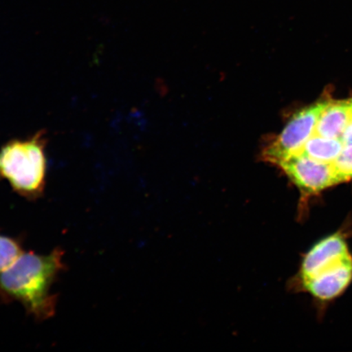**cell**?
Returning <instances> with one entry per match:
<instances>
[{"instance_id": "7", "label": "cell", "mask_w": 352, "mask_h": 352, "mask_svg": "<svg viewBox=\"0 0 352 352\" xmlns=\"http://www.w3.org/2000/svg\"><path fill=\"white\" fill-rule=\"evenodd\" d=\"M352 113V98L329 100L318 118L314 134L340 139Z\"/></svg>"}, {"instance_id": "1", "label": "cell", "mask_w": 352, "mask_h": 352, "mask_svg": "<svg viewBox=\"0 0 352 352\" xmlns=\"http://www.w3.org/2000/svg\"><path fill=\"white\" fill-rule=\"evenodd\" d=\"M65 252L56 248L50 254L24 252L0 274V302H19L30 316L42 322L56 314L58 294L52 288L67 266Z\"/></svg>"}, {"instance_id": "11", "label": "cell", "mask_w": 352, "mask_h": 352, "mask_svg": "<svg viewBox=\"0 0 352 352\" xmlns=\"http://www.w3.org/2000/svg\"><path fill=\"white\" fill-rule=\"evenodd\" d=\"M340 139L344 145L352 144V113Z\"/></svg>"}, {"instance_id": "9", "label": "cell", "mask_w": 352, "mask_h": 352, "mask_svg": "<svg viewBox=\"0 0 352 352\" xmlns=\"http://www.w3.org/2000/svg\"><path fill=\"white\" fill-rule=\"evenodd\" d=\"M25 252L20 236L3 234L0 230V274L10 267Z\"/></svg>"}, {"instance_id": "6", "label": "cell", "mask_w": 352, "mask_h": 352, "mask_svg": "<svg viewBox=\"0 0 352 352\" xmlns=\"http://www.w3.org/2000/svg\"><path fill=\"white\" fill-rule=\"evenodd\" d=\"M352 280V257L327 268L302 283L308 293L320 300H331L347 288Z\"/></svg>"}, {"instance_id": "3", "label": "cell", "mask_w": 352, "mask_h": 352, "mask_svg": "<svg viewBox=\"0 0 352 352\" xmlns=\"http://www.w3.org/2000/svg\"><path fill=\"white\" fill-rule=\"evenodd\" d=\"M329 101H318L294 114L280 135L263 149V160L278 165L280 162L300 153L314 134L316 122Z\"/></svg>"}, {"instance_id": "2", "label": "cell", "mask_w": 352, "mask_h": 352, "mask_svg": "<svg viewBox=\"0 0 352 352\" xmlns=\"http://www.w3.org/2000/svg\"><path fill=\"white\" fill-rule=\"evenodd\" d=\"M47 145L44 130L4 144L0 148V182L6 180L12 190L26 200L41 198L47 186Z\"/></svg>"}, {"instance_id": "10", "label": "cell", "mask_w": 352, "mask_h": 352, "mask_svg": "<svg viewBox=\"0 0 352 352\" xmlns=\"http://www.w3.org/2000/svg\"><path fill=\"white\" fill-rule=\"evenodd\" d=\"M331 165L340 184L349 182L352 179V144L344 145Z\"/></svg>"}, {"instance_id": "4", "label": "cell", "mask_w": 352, "mask_h": 352, "mask_svg": "<svg viewBox=\"0 0 352 352\" xmlns=\"http://www.w3.org/2000/svg\"><path fill=\"white\" fill-rule=\"evenodd\" d=\"M277 166L292 180L302 196L318 195L340 184L331 164L315 160L305 154H296Z\"/></svg>"}, {"instance_id": "5", "label": "cell", "mask_w": 352, "mask_h": 352, "mask_svg": "<svg viewBox=\"0 0 352 352\" xmlns=\"http://www.w3.org/2000/svg\"><path fill=\"white\" fill-rule=\"evenodd\" d=\"M351 256L346 242L340 233L325 237L316 243L303 258L301 280H305Z\"/></svg>"}, {"instance_id": "8", "label": "cell", "mask_w": 352, "mask_h": 352, "mask_svg": "<svg viewBox=\"0 0 352 352\" xmlns=\"http://www.w3.org/2000/svg\"><path fill=\"white\" fill-rule=\"evenodd\" d=\"M344 144L341 139L324 138L314 134L307 140L299 153L314 158L315 160L331 164L340 155Z\"/></svg>"}]
</instances>
